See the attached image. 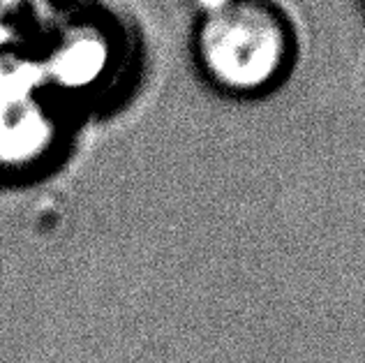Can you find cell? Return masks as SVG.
I'll return each instance as SVG.
<instances>
[{"label": "cell", "mask_w": 365, "mask_h": 363, "mask_svg": "<svg viewBox=\"0 0 365 363\" xmlns=\"http://www.w3.org/2000/svg\"><path fill=\"white\" fill-rule=\"evenodd\" d=\"M137 61L134 26L102 0H63L33 21L31 72L72 113L123 91Z\"/></svg>", "instance_id": "obj_1"}, {"label": "cell", "mask_w": 365, "mask_h": 363, "mask_svg": "<svg viewBox=\"0 0 365 363\" xmlns=\"http://www.w3.org/2000/svg\"><path fill=\"white\" fill-rule=\"evenodd\" d=\"M190 51L210 88L232 100L271 95L292 74L299 37L275 0H236L192 24Z\"/></svg>", "instance_id": "obj_2"}, {"label": "cell", "mask_w": 365, "mask_h": 363, "mask_svg": "<svg viewBox=\"0 0 365 363\" xmlns=\"http://www.w3.org/2000/svg\"><path fill=\"white\" fill-rule=\"evenodd\" d=\"M74 113L33 72L0 79V185H19L49 174L72 144Z\"/></svg>", "instance_id": "obj_3"}, {"label": "cell", "mask_w": 365, "mask_h": 363, "mask_svg": "<svg viewBox=\"0 0 365 363\" xmlns=\"http://www.w3.org/2000/svg\"><path fill=\"white\" fill-rule=\"evenodd\" d=\"M33 21L0 3V79L16 72H31Z\"/></svg>", "instance_id": "obj_4"}, {"label": "cell", "mask_w": 365, "mask_h": 363, "mask_svg": "<svg viewBox=\"0 0 365 363\" xmlns=\"http://www.w3.org/2000/svg\"><path fill=\"white\" fill-rule=\"evenodd\" d=\"M0 3L26 19H37L53 9L58 3H63V0H0Z\"/></svg>", "instance_id": "obj_5"}, {"label": "cell", "mask_w": 365, "mask_h": 363, "mask_svg": "<svg viewBox=\"0 0 365 363\" xmlns=\"http://www.w3.org/2000/svg\"><path fill=\"white\" fill-rule=\"evenodd\" d=\"M234 3H236V0H187L190 12H192V16H195V21L225 12V9L232 7Z\"/></svg>", "instance_id": "obj_6"}, {"label": "cell", "mask_w": 365, "mask_h": 363, "mask_svg": "<svg viewBox=\"0 0 365 363\" xmlns=\"http://www.w3.org/2000/svg\"><path fill=\"white\" fill-rule=\"evenodd\" d=\"M361 7H363V12H365V0H361Z\"/></svg>", "instance_id": "obj_7"}]
</instances>
